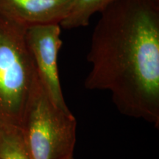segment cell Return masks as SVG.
I'll list each match as a JSON object with an SVG mask.
<instances>
[{
	"label": "cell",
	"instance_id": "7",
	"mask_svg": "<svg viewBox=\"0 0 159 159\" xmlns=\"http://www.w3.org/2000/svg\"><path fill=\"white\" fill-rule=\"evenodd\" d=\"M0 159H30L19 127L0 122Z\"/></svg>",
	"mask_w": 159,
	"mask_h": 159
},
{
	"label": "cell",
	"instance_id": "4",
	"mask_svg": "<svg viewBox=\"0 0 159 159\" xmlns=\"http://www.w3.org/2000/svg\"><path fill=\"white\" fill-rule=\"evenodd\" d=\"M60 25H37L26 29V41L38 76L52 102L57 108L69 111L60 83L57 57L63 42Z\"/></svg>",
	"mask_w": 159,
	"mask_h": 159
},
{
	"label": "cell",
	"instance_id": "6",
	"mask_svg": "<svg viewBox=\"0 0 159 159\" xmlns=\"http://www.w3.org/2000/svg\"><path fill=\"white\" fill-rule=\"evenodd\" d=\"M116 0H75L70 12L60 24L61 29L86 27L93 15L101 13Z\"/></svg>",
	"mask_w": 159,
	"mask_h": 159
},
{
	"label": "cell",
	"instance_id": "8",
	"mask_svg": "<svg viewBox=\"0 0 159 159\" xmlns=\"http://www.w3.org/2000/svg\"><path fill=\"white\" fill-rule=\"evenodd\" d=\"M68 159H74V157H71V158H69Z\"/></svg>",
	"mask_w": 159,
	"mask_h": 159
},
{
	"label": "cell",
	"instance_id": "5",
	"mask_svg": "<svg viewBox=\"0 0 159 159\" xmlns=\"http://www.w3.org/2000/svg\"><path fill=\"white\" fill-rule=\"evenodd\" d=\"M75 0H0V16L27 27L60 25Z\"/></svg>",
	"mask_w": 159,
	"mask_h": 159
},
{
	"label": "cell",
	"instance_id": "3",
	"mask_svg": "<svg viewBox=\"0 0 159 159\" xmlns=\"http://www.w3.org/2000/svg\"><path fill=\"white\" fill-rule=\"evenodd\" d=\"M26 29L0 16V122L18 127L39 79Z\"/></svg>",
	"mask_w": 159,
	"mask_h": 159
},
{
	"label": "cell",
	"instance_id": "2",
	"mask_svg": "<svg viewBox=\"0 0 159 159\" xmlns=\"http://www.w3.org/2000/svg\"><path fill=\"white\" fill-rule=\"evenodd\" d=\"M76 127V119L70 111L55 105L39 77L19 127L30 159L73 157Z\"/></svg>",
	"mask_w": 159,
	"mask_h": 159
},
{
	"label": "cell",
	"instance_id": "1",
	"mask_svg": "<svg viewBox=\"0 0 159 159\" xmlns=\"http://www.w3.org/2000/svg\"><path fill=\"white\" fill-rule=\"evenodd\" d=\"M87 60L90 90L126 116L159 125V0H116L100 13Z\"/></svg>",
	"mask_w": 159,
	"mask_h": 159
}]
</instances>
